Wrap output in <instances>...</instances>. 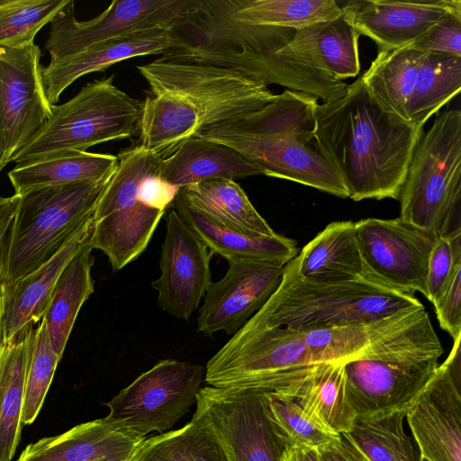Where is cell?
Here are the masks:
<instances>
[{"instance_id":"cell-1","label":"cell","mask_w":461,"mask_h":461,"mask_svg":"<svg viewBox=\"0 0 461 461\" xmlns=\"http://www.w3.org/2000/svg\"><path fill=\"white\" fill-rule=\"evenodd\" d=\"M294 29L234 20L225 0H194L170 32L161 59L239 71L267 86L276 84L321 99L342 96L348 85L283 52Z\"/></svg>"},{"instance_id":"cell-2","label":"cell","mask_w":461,"mask_h":461,"mask_svg":"<svg viewBox=\"0 0 461 461\" xmlns=\"http://www.w3.org/2000/svg\"><path fill=\"white\" fill-rule=\"evenodd\" d=\"M423 131L393 122L371 98L361 76L342 96L315 109V146L356 202L399 199Z\"/></svg>"},{"instance_id":"cell-3","label":"cell","mask_w":461,"mask_h":461,"mask_svg":"<svg viewBox=\"0 0 461 461\" xmlns=\"http://www.w3.org/2000/svg\"><path fill=\"white\" fill-rule=\"evenodd\" d=\"M318 104L313 95L286 89L258 111L208 127L194 136L232 148L262 175L348 198L341 179L314 143Z\"/></svg>"},{"instance_id":"cell-4","label":"cell","mask_w":461,"mask_h":461,"mask_svg":"<svg viewBox=\"0 0 461 461\" xmlns=\"http://www.w3.org/2000/svg\"><path fill=\"white\" fill-rule=\"evenodd\" d=\"M444 350L424 307H414L344 362L356 418L406 412L431 379Z\"/></svg>"},{"instance_id":"cell-5","label":"cell","mask_w":461,"mask_h":461,"mask_svg":"<svg viewBox=\"0 0 461 461\" xmlns=\"http://www.w3.org/2000/svg\"><path fill=\"white\" fill-rule=\"evenodd\" d=\"M421 304L414 293L371 275L341 283L306 281L291 260L277 289L246 325L317 329L366 323Z\"/></svg>"},{"instance_id":"cell-6","label":"cell","mask_w":461,"mask_h":461,"mask_svg":"<svg viewBox=\"0 0 461 461\" xmlns=\"http://www.w3.org/2000/svg\"><path fill=\"white\" fill-rule=\"evenodd\" d=\"M399 218L437 237L459 228L461 210V111L437 114L420 135L400 195Z\"/></svg>"},{"instance_id":"cell-7","label":"cell","mask_w":461,"mask_h":461,"mask_svg":"<svg viewBox=\"0 0 461 461\" xmlns=\"http://www.w3.org/2000/svg\"><path fill=\"white\" fill-rule=\"evenodd\" d=\"M110 176L32 189L20 195L2 284H13L43 266L91 222Z\"/></svg>"},{"instance_id":"cell-8","label":"cell","mask_w":461,"mask_h":461,"mask_svg":"<svg viewBox=\"0 0 461 461\" xmlns=\"http://www.w3.org/2000/svg\"><path fill=\"white\" fill-rule=\"evenodd\" d=\"M116 157V168L95 208L89 239L92 249L105 254L114 272L143 253L167 211L145 184L149 175L158 172L161 158L139 145Z\"/></svg>"},{"instance_id":"cell-9","label":"cell","mask_w":461,"mask_h":461,"mask_svg":"<svg viewBox=\"0 0 461 461\" xmlns=\"http://www.w3.org/2000/svg\"><path fill=\"white\" fill-rule=\"evenodd\" d=\"M142 101L113 83V76L85 85L68 102L51 105L41 128L9 159L17 164L86 151L103 142L129 139L139 132Z\"/></svg>"},{"instance_id":"cell-10","label":"cell","mask_w":461,"mask_h":461,"mask_svg":"<svg viewBox=\"0 0 461 461\" xmlns=\"http://www.w3.org/2000/svg\"><path fill=\"white\" fill-rule=\"evenodd\" d=\"M371 98L395 123L423 127L461 90V57L409 46L378 50L361 75Z\"/></svg>"},{"instance_id":"cell-11","label":"cell","mask_w":461,"mask_h":461,"mask_svg":"<svg viewBox=\"0 0 461 461\" xmlns=\"http://www.w3.org/2000/svg\"><path fill=\"white\" fill-rule=\"evenodd\" d=\"M137 68L153 95H173L190 102L200 115V131L240 120L276 95L266 84L222 67L159 58Z\"/></svg>"},{"instance_id":"cell-12","label":"cell","mask_w":461,"mask_h":461,"mask_svg":"<svg viewBox=\"0 0 461 461\" xmlns=\"http://www.w3.org/2000/svg\"><path fill=\"white\" fill-rule=\"evenodd\" d=\"M204 371L189 362L160 360L105 403V418L139 437L164 433L196 402Z\"/></svg>"},{"instance_id":"cell-13","label":"cell","mask_w":461,"mask_h":461,"mask_svg":"<svg viewBox=\"0 0 461 461\" xmlns=\"http://www.w3.org/2000/svg\"><path fill=\"white\" fill-rule=\"evenodd\" d=\"M195 414L221 442L228 461H280L285 446L267 411L265 392L201 387Z\"/></svg>"},{"instance_id":"cell-14","label":"cell","mask_w":461,"mask_h":461,"mask_svg":"<svg viewBox=\"0 0 461 461\" xmlns=\"http://www.w3.org/2000/svg\"><path fill=\"white\" fill-rule=\"evenodd\" d=\"M194 0H113L97 17L78 22L74 0L50 22L45 48L51 61L77 53L93 44L154 28L171 30L188 13Z\"/></svg>"},{"instance_id":"cell-15","label":"cell","mask_w":461,"mask_h":461,"mask_svg":"<svg viewBox=\"0 0 461 461\" xmlns=\"http://www.w3.org/2000/svg\"><path fill=\"white\" fill-rule=\"evenodd\" d=\"M35 43L0 47V171L51 114Z\"/></svg>"},{"instance_id":"cell-16","label":"cell","mask_w":461,"mask_h":461,"mask_svg":"<svg viewBox=\"0 0 461 461\" xmlns=\"http://www.w3.org/2000/svg\"><path fill=\"white\" fill-rule=\"evenodd\" d=\"M368 275L393 287L427 298L430 252L438 237L396 219L366 218L355 222Z\"/></svg>"},{"instance_id":"cell-17","label":"cell","mask_w":461,"mask_h":461,"mask_svg":"<svg viewBox=\"0 0 461 461\" xmlns=\"http://www.w3.org/2000/svg\"><path fill=\"white\" fill-rule=\"evenodd\" d=\"M405 412L420 455L430 461H461V337Z\"/></svg>"},{"instance_id":"cell-18","label":"cell","mask_w":461,"mask_h":461,"mask_svg":"<svg viewBox=\"0 0 461 461\" xmlns=\"http://www.w3.org/2000/svg\"><path fill=\"white\" fill-rule=\"evenodd\" d=\"M159 277L151 283L161 310L188 321L198 308L211 280L212 253L172 208L165 212Z\"/></svg>"},{"instance_id":"cell-19","label":"cell","mask_w":461,"mask_h":461,"mask_svg":"<svg viewBox=\"0 0 461 461\" xmlns=\"http://www.w3.org/2000/svg\"><path fill=\"white\" fill-rule=\"evenodd\" d=\"M224 276L211 282L197 318V331L212 337L234 335L267 302L282 281L281 264L248 258L227 259Z\"/></svg>"},{"instance_id":"cell-20","label":"cell","mask_w":461,"mask_h":461,"mask_svg":"<svg viewBox=\"0 0 461 461\" xmlns=\"http://www.w3.org/2000/svg\"><path fill=\"white\" fill-rule=\"evenodd\" d=\"M346 20L378 50L408 46L451 12L460 0H351L340 5Z\"/></svg>"},{"instance_id":"cell-21","label":"cell","mask_w":461,"mask_h":461,"mask_svg":"<svg viewBox=\"0 0 461 461\" xmlns=\"http://www.w3.org/2000/svg\"><path fill=\"white\" fill-rule=\"evenodd\" d=\"M171 30L154 28L131 32L93 44L41 68L45 94L51 104L79 77L102 71L122 60L163 54L172 43Z\"/></svg>"},{"instance_id":"cell-22","label":"cell","mask_w":461,"mask_h":461,"mask_svg":"<svg viewBox=\"0 0 461 461\" xmlns=\"http://www.w3.org/2000/svg\"><path fill=\"white\" fill-rule=\"evenodd\" d=\"M145 439L102 418L29 444L17 461H131Z\"/></svg>"},{"instance_id":"cell-23","label":"cell","mask_w":461,"mask_h":461,"mask_svg":"<svg viewBox=\"0 0 461 461\" xmlns=\"http://www.w3.org/2000/svg\"><path fill=\"white\" fill-rule=\"evenodd\" d=\"M92 230L93 221L43 266L13 284L3 285L0 344L41 321L59 274L88 242Z\"/></svg>"},{"instance_id":"cell-24","label":"cell","mask_w":461,"mask_h":461,"mask_svg":"<svg viewBox=\"0 0 461 461\" xmlns=\"http://www.w3.org/2000/svg\"><path fill=\"white\" fill-rule=\"evenodd\" d=\"M359 32L339 17L294 29L285 50L338 80L360 72Z\"/></svg>"},{"instance_id":"cell-25","label":"cell","mask_w":461,"mask_h":461,"mask_svg":"<svg viewBox=\"0 0 461 461\" xmlns=\"http://www.w3.org/2000/svg\"><path fill=\"white\" fill-rule=\"evenodd\" d=\"M292 262L302 278L313 283H341L368 275L352 221L328 224Z\"/></svg>"},{"instance_id":"cell-26","label":"cell","mask_w":461,"mask_h":461,"mask_svg":"<svg viewBox=\"0 0 461 461\" xmlns=\"http://www.w3.org/2000/svg\"><path fill=\"white\" fill-rule=\"evenodd\" d=\"M169 208L178 213L212 254L226 260L248 258L285 266L299 252L296 242L283 235L251 236L224 227L191 206L178 194Z\"/></svg>"},{"instance_id":"cell-27","label":"cell","mask_w":461,"mask_h":461,"mask_svg":"<svg viewBox=\"0 0 461 461\" xmlns=\"http://www.w3.org/2000/svg\"><path fill=\"white\" fill-rule=\"evenodd\" d=\"M262 175L232 148L194 136L167 158L161 159L158 176L181 188L212 178L230 180Z\"/></svg>"},{"instance_id":"cell-28","label":"cell","mask_w":461,"mask_h":461,"mask_svg":"<svg viewBox=\"0 0 461 461\" xmlns=\"http://www.w3.org/2000/svg\"><path fill=\"white\" fill-rule=\"evenodd\" d=\"M288 397L310 419L337 435L349 430L357 417L348 393L344 362L318 364Z\"/></svg>"},{"instance_id":"cell-29","label":"cell","mask_w":461,"mask_h":461,"mask_svg":"<svg viewBox=\"0 0 461 461\" xmlns=\"http://www.w3.org/2000/svg\"><path fill=\"white\" fill-rule=\"evenodd\" d=\"M200 129L197 110L181 96L152 94L142 101L139 146L161 159L174 153Z\"/></svg>"},{"instance_id":"cell-30","label":"cell","mask_w":461,"mask_h":461,"mask_svg":"<svg viewBox=\"0 0 461 461\" xmlns=\"http://www.w3.org/2000/svg\"><path fill=\"white\" fill-rule=\"evenodd\" d=\"M191 206L217 223L251 236L276 233L235 180L212 178L179 188Z\"/></svg>"},{"instance_id":"cell-31","label":"cell","mask_w":461,"mask_h":461,"mask_svg":"<svg viewBox=\"0 0 461 461\" xmlns=\"http://www.w3.org/2000/svg\"><path fill=\"white\" fill-rule=\"evenodd\" d=\"M118 158L111 154L75 151L17 164L7 176L15 194L47 186L99 181L109 177Z\"/></svg>"},{"instance_id":"cell-32","label":"cell","mask_w":461,"mask_h":461,"mask_svg":"<svg viewBox=\"0 0 461 461\" xmlns=\"http://www.w3.org/2000/svg\"><path fill=\"white\" fill-rule=\"evenodd\" d=\"M33 326L0 344V461H11L23 428L22 412Z\"/></svg>"},{"instance_id":"cell-33","label":"cell","mask_w":461,"mask_h":461,"mask_svg":"<svg viewBox=\"0 0 461 461\" xmlns=\"http://www.w3.org/2000/svg\"><path fill=\"white\" fill-rule=\"evenodd\" d=\"M92 249L88 240L61 271L42 317L52 348L60 358L77 316L95 290Z\"/></svg>"},{"instance_id":"cell-34","label":"cell","mask_w":461,"mask_h":461,"mask_svg":"<svg viewBox=\"0 0 461 461\" xmlns=\"http://www.w3.org/2000/svg\"><path fill=\"white\" fill-rule=\"evenodd\" d=\"M404 419L403 411L356 418L340 438L358 461H420L417 445L405 431Z\"/></svg>"},{"instance_id":"cell-35","label":"cell","mask_w":461,"mask_h":461,"mask_svg":"<svg viewBox=\"0 0 461 461\" xmlns=\"http://www.w3.org/2000/svg\"><path fill=\"white\" fill-rule=\"evenodd\" d=\"M230 16L251 25L298 29L339 17L335 0H225Z\"/></svg>"},{"instance_id":"cell-36","label":"cell","mask_w":461,"mask_h":461,"mask_svg":"<svg viewBox=\"0 0 461 461\" xmlns=\"http://www.w3.org/2000/svg\"><path fill=\"white\" fill-rule=\"evenodd\" d=\"M134 461H228L212 429L194 414L183 428L146 438Z\"/></svg>"},{"instance_id":"cell-37","label":"cell","mask_w":461,"mask_h":461,"mask_svg":"<svg viewBox=\"0 0 461 461\" xmlns=\"http://www.w3.org/2000/svg\"><path fill=\"white\" fill-rule=\"evenodd\" d=\"M265 396L268 417L285 448L320 451L340 438L310 419L294 398L275 393Z\"/></svg>"},{"instance_id":"cell-38","label":"cell","mask_w":461,"mask_h":461,"mask_svg":"<svg viewBox=\"0 0 461 461\" xmlns=\"http://www.w3.org/2000/svg\"><path fill=\"white\" fill-rule=\"evenodd\" d=\"M69 0H0V47L34 43L36 34Z\"/></svg>"},{"instance_id":"cell-39","label":"cell","mask_w":461,"mask_h":461,"mask_svg":"<svg viewBox=\"0 0 461 461\" xmlns=\"http://www.w3.org/2000/svg\"><path fill=\"white\" fill-rule=\"evenodd\" d=\"M60 360L52 348L44 320L33 331V339L27 366L23 406V425L32 423L43 405L46 394Z\"/></svg>"},{"instance_id":"cell-40","label":"cell","mask_w":461,"mask_h":461,"mask_svg":"<svg viewBox=\"0 0 461 461\" xmlns=\"http://www.w3.org/2000/svg\"><path fill=\"white\" fill-rule=\"evenodd\" d=\"M461 263V228L438 238L429 258L427 299L433 304Z\"/></svg>"},{"instance_id":"cell-41","label":"cell","mask_w":461,"mask_h":461,"mask_svg":"<svg viewBox=\"0 0 461 461\" xmlns=\"http://www.w3.org/2000/svg\"><path fill=\"white\" fill-rule=\"evenodd\" d=\"M408 46L434 54L461 57V11L448 13Z\"/></svg>"},{"instance_id":"cell-42","label":"cell","mask_w":461,"mask_h":461,"mask_svg":"<svg viewBox=\"0 0 461 461\" xmlns=\"http://www.w3.org/2000/svg\"><path fill=\"white\" fill-rule=\"evenodd\" d=\"M440 327L453 340L461 337V263L457 264L433 303Z\"/></svg>"},{"instance_id":"cell-43","label":"cell","mask_w":461,"mask_h":461,"mask_svg":"<svg viewBox=\"0 0 461 461\" xmlns=\"http://www.w3.org/2000/svg\"><path fill=\"white\" fill-rule=\"evenodd\" d=\"M19 200L20 195L15 194L9 197L0 196V280L5 268L12 226Z\"/></svg>"},{"instance_id":"cell-44","label":"cell","mask_w":461,"mask_h":461,"mask_svg":"<svg viewBox=\"0 0 461 461\" xmlns=\"http://www.w3.org/2000/svg\"><path fill=\"white\" fill-rule=\"evenodd\" d=\"M321 461H358L345 446L341 438L319 451Z\"/></svg>"},{"instance_id":"cell-45","label":"cell","mask_w":461,"mask_h":461,"mask_svg":"<svg viewBox=\"0 0 461 461\" xmlns=\"http://www.w3.org/2000/svg\"><path fill=\"white\" fill-rule=\"evenodd\" d=\"M280 461H321L319 451L315 449L290 447H286Z\"/></svg>"},{"instance_id":"cell-46","label":"cell","mask_w":461,"mask_h":461,"mask_svg":"<svg viewBox=\"0 0 461 461\" xmlns=\"http://www.w3.org/2000/svg\"><path fill=\"white\" fill-rule=\"evenodd\" d=\"M2 314H3V284L0 280V333H1Z\"/></svg>"},{"instance_id":"cell-47","label":"cell","mask_w":461,"mask_h":461,"mask_svg":"<svg viewBox=\"0 0 461 461\" xmlns=\"http://www.w3.org/2000/svg\"><path fill=\"white\" fill-rule=\"evenodd\" d=\"M420 461H430V460H429L427 457L420 455Z\"/></svg>"},{"instance_id":"cell-48","label":"cell","mask_w":461,"mask_h":461,"mask_svg":"<svg viewBox=\"0 0 461 461\" xmlns=\"http://www.w3.org/2000/svg\"><path fill=\"white\" fill-rule=\"evenodd\" d=\"M134 458H135V457H134ZM134 458H133L132 460H131V461H134ZM99 461H106V460H99Z\"/></svg>"}]
</instances>
